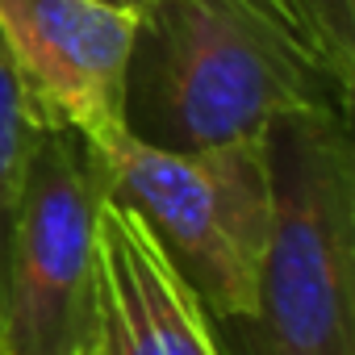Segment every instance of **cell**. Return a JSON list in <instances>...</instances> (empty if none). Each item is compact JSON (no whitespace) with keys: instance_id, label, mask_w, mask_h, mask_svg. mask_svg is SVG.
Here are the masks:
<instances>
[{"instance_id":"cell-8","label":"cell","mask_w":355,"mask_h":355,"mask_svg":"<svg viewBox=\"0 0 355 355\" xmlns=\"http://www.w3.org/2000/svg\"><path fill=\"white\" fill-rule=\"evenodd\" d=\"M322 46L355 71V0H293Z\"/></svg>"},{"instance_id":"cell-9","label":"cell","mask_w":355,"mask_h":355,"mask_svg":"<svg viewBox=\"0 0 355 355\" xmlns=\"http://www.w3.org/2000/svg\"><path fill=\"white\" fill-rule=\"evenodd\" d=\"M101 5H109V9H125V13H134V17H138V13L150 5V0H101Z\"/></svg>"},{"instance_id":"cell-11","label":"cell","mask_w":355,"mask_h":355,"mask_svg":"<svg viewBox=\"0 0 355 355\" xmlns=\"http://www.w3.org/2000/svg\"><path fill=\"white\" fill-rule=\"evenodd\" d=\"M218 355H222V351H218Z\"/></svg>"},{"instance_id":"cell-4","label":"cell","mask_w":355,"mask_h":355,"mask_svg":"<svg viewBox=\"0 0 355 355\" xmlns=\"http://www.w3.org/2000/svg\"><path fill=\"white\" fill-rule=\"evenodd\" d=\"M105 201L101 150L71 125H46L21 184L0 355H84L101 347L96 222Z\"/></svg>"},{"instance_id":"cell-10","label":"cell","mask_w":355,"mask_h":355,"mask_svg":"<svg viewBox=\"0 0 355 355\" xmlns=\"http://www.w3.org/2000/svg\"><path fill=\"white\" fill-rule=\"evenodd\" d=\"M84 355H101V351H84Z\"/></svg>"},{"instance_id":"cell-6","label":"cell","mask_w":355,"mask_h":355,"mask_svg":"<svg viewBox=\"0 0 355 355\" xmlns=\"http://www.w3.org/2000/svg\"><path fill=\"white\" fill-rule=\"evenodd\" d=\"M101 251V355H218V334L201 301L163 259L146 226L105 201Z\"/></svg>"},{"instance_id":"cell-3","label":"cell","mask_w":355,"mask_h":355,"mask_svg":"<svg viewBox=\"0 0 355 355\" xmlns=\"http://www.w3.org/2000/svg\"><path fill=\"white\" fill-rule=\"evenodd\" d=\"M96 150L109 201L146 226L214 326L239 322L251 309L272 222L263 134L197 150H163L117 134Z\"/></svg>"},{"instance_id":"cell-1","label":"cell","mask_w":355,"mask_h":355,"mask_svg":"<svg viewBox=\"0 0 355 355\" xmlns=\"http://www.w3.org/2000/svg\"><path fill=\"white\" fill-rule=\"evenodd\" d=\"M355 71L309 30L293 0H150L125 67V134L197 150L259 138L272 117H351Z\"/></svg>"},{"instance_id":"cell-2","label":"cell","mask_w":355,"mask_h":355,"mask_svg":"<svg viewBox=\"0 0 355 355\" xmlns=\"http://www.w3.org/2000/svg\"><path fill=\"white\" fill-rule=\"evenodd\" d=\"M272 222L222 355H355V134L347 113L297 109L263 130Z\"/></svg>"},{"instance_id":"cell-7","label":"cell","mask_w":355,"mask_h":355,"mask_svg":"<svg viewBox=\"0 0 355 355\" xmlns=\"http://www.w3.org/2000/svg\"><path fill=\"white\" fill-rule=\"evenodd\" d=\"M46 125H51L46 113L38 109L30 84L21 80L5 38H0V309H5L9 251H13V226H17L26 167H30V155Z\"/></svg>"},{"instance_id":"cell-5","label":"cell","mask_w":355,"mask_h":355,"mask_svg":"<svg viewBox=\"0 0 355 355\" xmlns=\"http://www.w3.org/2000/svg\"><path fill=\"white\" fill-rule=\"evenodd\" d=\"M134 26V13L101 0H0V38L38 109L51 125H71L92 146L125 134Z\"/></svg>"}]
</instances>
